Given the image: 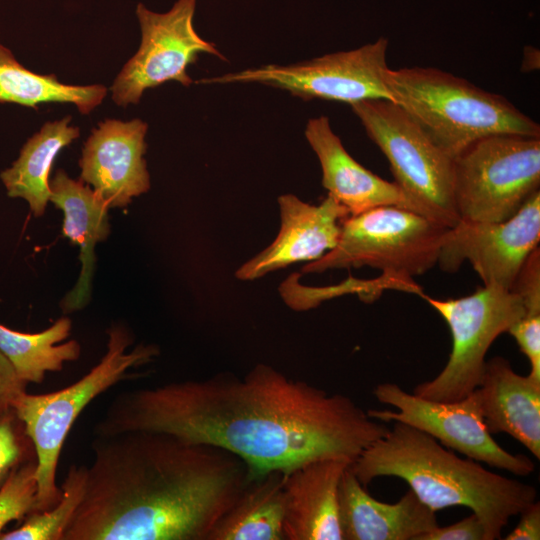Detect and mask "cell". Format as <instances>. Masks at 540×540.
Listing matches in <instances>:
<instances>
[{"label":"cell","instance_id":"6da1fadb","mask_svg":"<svg viewBox=\"0 0 540 540\" xmlns=\"http://www.w3.org/2000/svg\"><path fill=\"white\" fill-rule=\"evenodd\" d=\"M351 398L289 378L267 364L243 377L220 373L117 394L96 436L155 431L225 449L247 466L249 482L288 474L324 457L352 462L390 427Z\"/></svg>","mask_w":540,"mask_h":540},{"label":"cell","instance_id":"7a4b0ae2","mask_svg":"<svg viewBox=\"0 0 540 540\" xmlns=\"http://www.w3.org/2000/svg\"><path fill=\"white\" fill-rule=\"evenodd\" d=\"M63 540H207L249 482L220 447L155 431L96 436Z\"/></svg>","mask_w":540,"mask_h":540},{"label":"cell","instance_id":"3957f363","mask_svg":"<svg viewBox=\"0 0 540 540\" xmlns=\"http://www.w3.org/2000/svg\"><path fill=\"white\" fill-rule=\"evenodd\" d=\"M350 469L365 487L382 476L404 480L434 512L469 508L484 524L488 540L500 539L510 518L537 499L533 485L461 458L427 433L400 422H392L388 433L365 449Z\"/></svg>","mask_w":540,"mask_h":540},{"label":"cell","instance_id":"277c9868","mask_svg":"<svg viewBox=\"0 0 540 540\" xmlns=\"http://www.w3.org/2000/svg\"><path fill=\"white\" fill-rule=\"evenodd\" d=\"M385 83L405 110L451 158L493 135L540 138V126L505 97L431 67L390 69Z\"/></svg>","mask_w":540,"mask_h":540},{"label":"cell","instance_id":"5b68a950","mask_svg":"<svg viewBox=\"0 0 540 540\" xmlns=\"http://www.w3.org/2000/svg\"><path fill=\"white\" fill-rule=\"evenodd\" d=\"M107 333L105 354L80 379L49 393L25 391L12 403L36 450V511H45L61 499L62 491L56 482L57 467L64 442L81 412L119 382L139 377L130 370L151 362L159 354L155 345L139 344L127 351L134 338L123 325L114 324Z\"/></svg>","mask_w":540,"mask_h":540},{"label":"cell","instance_id":"8992f818","mask_svg":"<svg viewBox=\"0 0 540 540\" xmlns=\"http://www.w3.org/2000/svg\"><path fill=\"white\" fill-rule=\"evenodd\" d=\"M433 219L397 206L376 207L349 215L336 246L304 265L302 273L368 266L406 278L437 265L448 230Z\"/></svg>","mask_w":540,"mask_h":540},{"label":"cell","instance_id":"52a82bcc","mask_svg":"<svg viewBox=\"0 0 540 540\" xmlns=\"http://www.w3.org/2000/svg\"><path fill=\"white\" fill-rule=\"evenodd\" d=\"M540 138L493 135L453 158L454 204L460 220L501 222L539 191Z\"/></svg>","mask_w":540,"mask_h":540},{"label":"cell","instance_id":"ba28073f","mask_svg":"<svg viewBox=\"0 0 540 540\" xmlns=\"http://www.w3.org/2000/svg\"><path fill=\"white\" fill-rule=\"evenodd\" d=\"M351 107L387 158L394 182L427 217L455 226L460 219L453 198V158L396 103L375 99Z\"/></svg>","mask_w":540,"mask_h":540},{"label":"cell","instance_id":"9c48e42d","mask_svg":"<svg viewBox=\"0 0 540 540\" xmlns=\"http://www.w3.org/2000/svg\"><path fill=\"white\" fill-rule=\"evenodd\" d=\"M449 327L452 349L448 361L432 380L416 385L413 393L434 401H456L475 390L492 343L524 314L522 299L512 290L484 285L455 299L421 296Z\"/></svg>","mask_w":540,"mask_h":540},{"label":"cell","instance_id":"30bf717a","mask_svg":"<svg viewBox=\"0 0 540 540\" xmlns=\"http://www.w3.org/2000/svg\"><path fill=\"white\" fill-rule=\"evenodd\" d=\"M388 41L379 38L357 49L323 55L291 65H265L211 78L202 84L260 83L304 100L353 105L375 99L392 101L385 83ZM393 102V101H392Z\"/></svg>","mask_w":540,"mask_h":540},{"label":"cell","instance_id":"8fae6325","mask_svg":"<svg viewBox=\"0 0 540 540\" xmlns=\"http://www.w3.org/2000/svg\"><path fill=\"white\" fill-rule=\"evenodd\" d=\"M372 393L378 402L395 409H368L367 414L375 420L409 425L467 458L518 476H527L535 469L531 458L506 451L488 432L476 390L447 402L424 399L388 382L375 386Z\"/></svg>","mask_w":540,"mask_h":540},{"label":"cell","instance_id":"7c38bea8","mask_svg":"<svg viewBox=\"0 0 540 540\" xmlns=\"http://www.w3.org/2000/svg\"><path fill=\"white\" fill-rule=\"evenodd\" d=\"M196 0H178L166 13L136 8L141 43L111 87L112 99L119 106L136 104L144 91L175 80L192 84L187 68L201 53L226 60L215 44L201 38L193 25Z\"/></svg>","mask_w":540,"mask_h":540},{"label":"cell","instance_id":"4fadbf2b","mask_svg":"<svg viewBox=\"0 0 540 540\" xmlns=\"http://www.w3.org/2000/svg\"><path fill=\"white\" fill-rule=\"evenodd\" d=\"M540 240V190L501 222L460 220L448 228L437 261L453 273L468 261L484 285L510 290Z\"/></svg>","mask_w":540,"mask_h":540},{"label":"cell","instance_id":"5bb4252c","mask_svg":"<svg viewBox=\"0 0 540 540\" xmlns=\"http://www.w3.org/2000/svg\"><path fill=\"white\" fill-rule=\"evenodd\" d=\"M147 129L140 119H106L84 144L80 180L92 185L110 208L126 207L133 197L150 189L144 159Z\"/></svg>","mask_w":540,"mask_h":540},{"label":"cell","instance_id":"9a60e30c","mask_svg":"<svg viewBox=\"0 0 540 540\" xmlns=\"http://www.w3.org/2000/svg\"><path fill=\"white\" fill-rule=\"evenodd\" d=\"M281 226L275 240L236 271L239 280H255L293 263L314 261L333 249L347 209L327 196L318 205L293 194L278 197Z\"/></svg>","mask_w":540,"mask_h":540},{"label":"cell","instance_id":"2e32d148","mask_svg":"<svg viewBox=\"0 0 540 540\" xmlns=\"http://www.w3.org/2000/svg\"><path fill=\"white\" fill-rule=\"evenodd\" d=\"M305 137L320 162L323 187L349 215L381 206H397L426 216L395 182L374 174L346 151L328 117L311 118Z\"/></svg>","mask_w":540,"mask_h":540},{"label":"cell","instance_id":"e0dca14e","mask_svg":"<svg viewBox=\"0 0 540 540\" xmlns=\"http://www.w3.org/2000/svg\"><path fill=\"white\" fill-rule=\"evenodd\" d=\"M351 463L345 457H324L285 475L284 539L343 540L338 492Z\"/></svg>","mask_w":540,"mask_h":540},{"label":"cell","instance_id":"ac0fdd59","mask_svg":"<svg viewBox=\"0 0 540 540\" xmlns=\"http://www.w3.org/2000/svg\"><path fill=\"white\" fill-rule=\"evenodd\" d=\"M343 540H418L438 526L436 512L409 488L395 503L372 497L350 466L338 492Z\"/></svg>","mask_w":540,"mask_h":540},{"label":"cell","instance_id":"d6986e66","mask_svg":"<svg viewBox=\"0 0 540 540\" xmlns=\"http://www.w3.org/2000/svg\"><path fill=\"white\" fill-rule=\"evenodd\" d=\"M490 434L506 433L540 458V382L516 373L501 356L486 360L478 387Z\"/></svg>","mask_w":540,"mask_h":540},{"label":"cell","instance_id":"ffe728a7","mask_svg":"<svg viewBox=\"0 0 540 540\" xmlns=\"http://www.w3.org/2000/svg\"><path fill=\"white\" fill-rule=\"evenodd\" d=\"M50 201L64 214L62 232L80 247L81 272L75 286L60 302L63 313L83 309L91 296L95 246L110 233L109 205L82 180L58 170L49 181Z\"/></svg>","mask_w":540,"mask_h":540},{"label":"cell","instance_id":"44dd1931","mask_svg":"<svg viewBox=\"0 0 540 540\" xmlns=\"http://www.w3.org/2000/svg\"><path fill=\"white\" fill-rule=\"evenodd\" d=\"M71 116L47 122L23 145L11 167L1 172V180L11 198H22L33 215L42 216L50 201L49 175L58 153L80 135L70 125Z\"/></svg>","mask_w":540,"mask_h":540},{"label":"cell","instance_id":"7402d4cb","mask_svg":"<svg viewBox=\"0 0 540 540\" xmlns=\"http://www.w3.org/2000/svg\"><path fill=\"white\" fill-rule=\"evenodd\" d=\"M285 475L273 471L248 482L207 540H283Z\"/></svg>","mask_w":540,"mask_h":540},{"label":"cell","instance_id":"603a6c76","mask_svg":"<svg viewBox=\"0 0 540 540\" xmlns=\"http://www.w3.org/2000/svg\"><path fill=\"white\" fill-rule=\"evenodd\" d=\"M72 322L68 317L57 319L47 329L24 333L0 324V351L8 359L19 379L28 384H41L48 372H59L66 362L81 355L76 340H66Z\"/></svg>","mask_w":540,"mask_h":540},{"label":"cell","instance_id":"cb8c5ba5","mask_svg":"<svg viewBox=\"0 0 540 540\" xmlns=\"http://www.w3.org/2000/svg\"><path fill=\"white\" fill-rule=\"evenodd\" d=\"M107 88L101 84L70 85L55 75L37 74L0 44V103H15L37 109L42 103H71L80 113L89 114L102 103Z\"/></svg>","mask_w":540,"mask_h":540},{"label":"cell","instance_id":"d4e9b609","mask_svg":"<svg viewBox=\"0 0 540 540\" xmlns=\"http://www.w3.org/2000/svg\"><path fill=\"white\" fill-rule=\"evenodd\" d=\"M87 465L72 464L60 486L61 499L45 511H33L20 524L0 535V540H63L83 498Z\"/></svg>","mask_w":540,"mask_h":540},{"label":"cell","instance_id":"484cf974","mask_svg":"<svg viewBox=\"0 0 540 540\" xmlns=\"http://www.w3.org/2000/svg\"><path fill=\"white\" fill-rule=\"evenodd\" d=\"M37 495V462L30 461L15 469L0 488V535L9 523L36 511Z\"/></svg>","mask_w":540,"mask_h":540},{"label":"cell","instance_id":"4316f807","mask_svg":"<svg viewBox=\"0 0 540 540\" xmlns=\"http://www.w3.org/2000/svg\"><path fill=\"white\" fill-rule=\"evenodd\" d=\"M30 461L37 462L36 450L12 407L0 416V488L15 469Z\"/></svg>","mask_w":540,"mask_h":540},{"label":"cell","instance_id":"83f0119b","mask_svg":"<svg viewBox=\"0 0 540 540\" xmlns=\"http://www.w3.org/2000/svg\"><path fill=\"white\" fill-rule=\"evenodd\" d=\"M280 291L284 301L297 311H305L315 308L326 300H330L342 295L355 294L356 287L352 277L347 278L339 284L326 287H306L290 277L285 281Z\"/></svg>","mask_w":540,"mask_h":540},{"label":"cell","instance_id":"f1b7e54d","mask_svg":"<svg viewBox=\"0 0 540 540\" xmlns=\"http://www.w3.org/2000/svg\"><path fill=\"white\" fill-rule=\"evenodd\" d=\"M530 363L529 376L540 382V313L524 314L508 330Z\"/></svg>","mask_w":540,"mask_h":540},{"label":"cell","instance_id":"f546056e","mask_svg":"<svg viewBox=\"0 0 540 540\" xmlns=\"http://www.w3.org/2000/svg\"><path fill=\"white\" fill-rule=\"evenodd\" d=\"M418 540H488L486 528L475 513L451 525L440 527L420 536Z\"/></svg>","mask_w":540,"mask_h":540},{"label":"cell","instance_id":"4dcf8cb0","mask_svg":"<svg viewBox=\"0 0 540 540\" xmlns=\"http://www.w3.org/2000/svg\"><path fill=\"white\" fill-rule=\"evenodd\" d=\"M26 388L27 385L19 379L11 363L0 351V416L12 408L13 401Z\"/></svg>","mask_w":540,"mask_h":540},{"label":"cell","instance_id":"1f68e13d","mask_svg":"<svg viewBox=\"0 0 540 540\" xmlns=\"http://www.w3.org/2000/svg\"><path fill=\"white\" fill-rule=\"evenodd\" d=\"M520 520L515 528L505 536V540L540 539V503L534 501L519 514Z\"/></svg>","mask_w":540,"mask_h":540}]
</instances>
